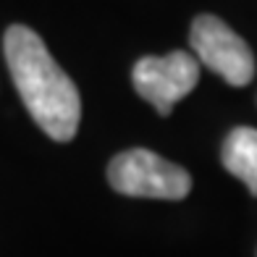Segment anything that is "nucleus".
I'll return each instance as SVG.
<instances>
[{
  "label": "nucleus",
  "instance_id": "f257e3e1",
  "mask_svg": "<svg viewBox=\"0 0 257 257\" xmlns=\"http://www.w3.org/2000/svg\"><path fill=\"white\" fill-rule=\"evenodd\" d=\"M3 48L8 71L32 118L55 142H71L81 118V100L71 76L29 27H8Z\"/></svg>",
  "mask_w": 257,
  "mask_h": 257
},
{
  "label": "nucleus",
  "instance_id": "f03ea898",
  "mask_svg": "<svg viewBox=\"0 0 257 257\" xmlns=\"http://www.w3.org/2000/svg\"><path fill=\"white\" fill-rule=\"evenodd\" d=\"M108 184L126 197L184 200L192 189V176L150 150H126L110 160Z\"/></svg>",
  "mask_w": 257,
  "mask_h": 257
},
{
  "label": "nucleus",
  "instance_id": "7ed1b4c3",
  "mask_svg": "<svg viewBox=\"0 0 257 257\" xmlns=\"http://www.w3.org/2000/svg\"><path fill=\"white\" fill-rule=\"evenodd\" d=\"M192 48L197 58L223 76L231 87H244L254 76V55L249 45L218 16H197L192 21Z\"/></svg>",
  "mask_w": 257,
  "mask_h": 257
},
{
  "label": "nucleus",
  "instance_id": "20e7f679",
  "mask_svg": "<svg viewBox=\"0 0 257 257\" xmlns=\"http://www.w3.org/2000/svg\"><path fill=\"white\" fill-rule=\"evenodd\" d=\"M132 81H134V89L160 115H168L173 105L197 87L200 68H197L194 58L184 50L160 55V58L147 55L142 61H137Z\"/></svg>",
  "mask_w": 257,
  "mask_h": 257
},
{
  "label": "nucleus",
  "instance_id": "39448f33",
  "mask_svg": "<svg viewBox=\"0 0 257 257\" xmlns=\"http://www.w3.org/2000/svg\"><path fill=\"white\" fill-rule=\"evenodd\" d=\"M226 171L249 186L257 197V128L239 126L226 137L223 153H220Z\"/></svg>",
  "mask_w": 257,
  "mask_h": 257
}]
</instances>
